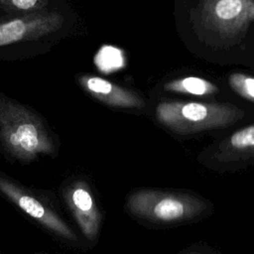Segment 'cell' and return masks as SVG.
<instances>
[{
    "label": "cell",
    "instance_id": "cell-1",
    "mask_svg": "<svg viewBox=\"0 0 254 254\" xmlns=\"http://www.w3.org/2000/svg\"><path fill=\"white\" fill-rule=\"evenodd\" d=\"M0 142L21 158L54 152L49 126L34 109L0 92Z\"/></svg>",
    "mask_w": 254,
    "mask_h": 254
},
{
    "label": "cell",
    "instance_id": "cell-2",
    "mask_svg": "<svg viewBox=\"0 0 254 254\" xmlns=\"http://www.w3.org/2000/svg\"><path fill=\"white\" fill-rule=\"evenodd\" d=\"M126 207L134 216L149 222L173 224L194 218L207 204L191 194L144 189L129 193Z\"/></svg>",
    "mask_w": 254,
    "mask_h": 254
},
{
    "label": "cell",
    "instance_id": "cell-3",
    "mask_svg": "<svg viewBox=\"0 0 254 254\" xmlns=\"http://www.w3.org/2000/svg\"><path fill=\"white\" fill-rule=\"evenodd\" d=\"M156 116L174 132L187 134L228 126L240 119L243 111L231 104L162 101Z\"/></svg>",
    "mask_w": 254,
    "mask_h": 254
},
{
    "label": "cell",
    "instance_id": "cell-4",
    "mask_svg": "<svg viewBox=\"0 0 254 254\" xmlns=\"http://www.w3.org/2000/svg\"><path fill=\"white\" fill-rule=\"evenodd\" d=\"M63 24V15L48 8L28 14L9 15L0 19V47L39 40L56 33Z\"/></svg>",
    "mask_w": 254,
    "mask_h": 254
},
{
    "label": "cell",
    "instance_id": "cell-5",
    "mask_svg": "<svg viewBox=\"0 0 254 254\" xmlns=\"http://www.w3.org/2000/svg\"><path fill=\"white\" fill-rule=\"evenodd\" d=\"M204 12L213 26L233 32L254 19V0H208Z\"/></svg>",
    "mask_w": 254,
    "mask_h": 254
},
{
    "label": "cell",
    "instance_id": "cell-6",
    "mask_svg": "<svg viewBox=\"0 0 254 254\" xmlns=\"http://www.w3.org/2000/svg\"><path fill=\"white\" fill-rule=\"evenodd\" d=\"M77 81L85 92L106 105L124 108L144 106L143 99L137 94L102 77L87 73L78 74Z\"/></svg>",
    "mask_w": 254,
    "mask_h": 254
},
{
    "label": "cell",
    "instance_id": "cell-7",
    "mask_svg": "<svg viewBox=\"0 0 254 254\" xmlns=\"http://www.w3.org/2000/svg\"><path fill=\"white\" fill-rule=\"evenodd\" d=\"M224 161L254 156V125L233 133L221 144Z\"/></svg>",
    "mask_w": 254,
    "mask_h": 254
},
{
    "label": "cell",
    "instance_id": "cell-8",
    "mask_svg": "<svg viewBox=\"0 0 254 254\" xmlns=\"http://www.w3.org/2000/svg\"><path fill=\"white\" fill-rule=\"evenodd\" d=\"M165 89L195 95H207L215 93L218 90L212 82L197 76H187L172 80L165 84Z\"/></svg>",
    "mask_w": 254,
    "mask_h": 254
},
{
    "label": "cell",
    "instance_id": "cell-9",
    "mask_svg": "<svg viewBox=\"0 0 254 254\" xmlns=\"http://www.w3.org/2000/svg\"><path fill=\"white\" fill-rule=\"evenodd\" d=\"M0 8L9 15H22L47 8L46 0H0Z\"/></svg>",
    "mask_w": 254,
    "mask_h": 254
},
{
    "label": "cell",
    "instance_id": "cell-10",
    "mask_svg": "<svg viewBox=\"0 0 254 254\" xmlns=\"http://www.w3.org/2000/svg\"><path fill=\"white\" fill-rule=\"evenodd\" d=\"M229 84L242 97L254 102V77L244 73H233L229 77Z\"/></svg>",
    "mask_w": 254,
    "mask_h": 254
},
{
    "label": "cell",
    "instance_id": "cell-11",
    "mask_svg": "<svg viewBox=\"0 0 254 254\" xmlns=\"http://www.w3.org/2000/svg\"><path fill=\"white\" fill-rule=\"evenodd\" d=\"M17 202L19 206L25 210L27 213H29L31 216L38 218V219H43L47 213L43 205L36 200L35 198L28 196V195H18L17 196Z\"/></svg>",
    "mask_w": 254,
    "mask_h": 254
},
{
    "label": "cell",
    "instance_id": "cell-12",
    "mask_svg": "<svg viewBox=\"0 0 254 254\" xmlns=\"http://www.w3.org/2000/svg\"><path fill=\"white\" fill-rule=\"evenodd\" d=\"M193 254H198V253H193Z\"/></svg>",
    "mask_w": 254,
    "mask_h": 254
}]
</instances>
